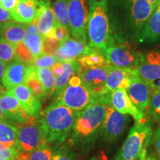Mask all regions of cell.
<instances>
[{
    "instance_id": "1",
    "label": "cell",
    "mask_w": 160,
    "mask_h": 160,
    "mask_svg": "<svg viewBox=\"0 0 160 160\" xmlns=\"http://www.w3.org/2000/svg\"><path fill=\"white\" fill-rule=\"evenodd\" d=\"M78 112L55 99L39 115L45 131L46 142L56 147L71 134Z\"/></svg>"
},
{
    "instance_id": "2",
    "label": "cell",
    "mask_w": 160,
    "mask_h": 160,
    "mask_svg": "<svg viewBox=\"0 0 160 160\" xmlns=\"http://www.w3.org/2000/svg\"><path fill=\"white\" fill-rule=\"evenodd\" d=\"M108 105L98 102L78 112L71 131L73 145L82 148L94 142L101 131Z\"/></svg>"
},
{
    "instance_id": "3",
    "label": "cell",
    "mask_w": 160,
    "mask_h": 160,
    "mask_svg": "<svg viewBox=\"0 0 160 160\" xmlns=\"http://www.w3.org/2000/svg\"><path fill=\"white\" fill-rule=\"evenodd\" d=\"M89 11L87 25L88 45L102 51L111 39L108 14V0H88Z\"/></svg>"
},
{
    "instance_id": "4",
    "label": "cell",
    "mask_w": 160,
    "mask_h": 160,
    "mask_svg": "<svg viewBox=\"0 0 160 160\" xmlns=\"http://www.w3.org/2000/svg\"><path fill=\"white\" fill-rule=\"evenodd\" d=\"M153 137L148 119L136 123L130 131L115 160H145L147 148Z\"/></svg>"
},
{
    "instance_id": "5",
    "label": "cell",
    "mask_w": 160,
    "mask_h": 160,
    "mask_svg": "<svg viewBox=\"0 0 160 160\" xmlns=\"http://www.w3.org/2000/svg\"><path fill=\"white\" fill-rule=\"evenodd\" d=\"M56 99L77 112L98 102L97 98L82 82L79 75L73 76L70 79L65 88Z\"/></svg>"
},
{
    "instance_id": "6",
    "label": "cell",
    "mask_w": 160,
    "mask_h": 160,
    "mask_svg": "<svg viewBox=\"0 0 160 160\" xmlns=\"http://www.w3.org/2000/svg\"><path fill=\"white\" fill-rule=\"evenodd\" d=\"M17 127V148L19 152L29 153L47 143L43 124L38 117L28 122L18 124Z\"/></svg>"
},
{
    "instance_id": "7",
    "label": "cell",
    "mask_w": 160,
    "mask_h": 160,
    "mask_svg": "<svg viewBox=\"0 0 160 160\" xmlns=\"http://www.w3.org/2000/svg\"><path fill=\"white\" fill-rule=\"evenodd\" d=\"M102 52L108 65L131 70L139 63L142 55L137 53L127 42L113 39L111 37L107 48Z\"/></svg>"
},
{
    "instance_id": "8",
    "label": "cell",
    "mask_w": 160,
    "mask_h": 160,
    "mask_svg": "<svg viewBox=\"0 0 160 160\" xmlns=\"http://www.w3.org/2000/svg\"><path fill=\"white\" fill-rule=\"evenodd\" d=\"M111 65L82 70L79 77L84 85L97 98L98 102L110 105L111 91L106 87V80Z\"/></svg>"
},
{
    "instance_id": "9",
    "label": "cell",
    "mask_w": 160,
    "mask_h": 160,
    "mask_svg": "<svg viewBox=\"0 0 160 160\" xmlns=\"http://www.w3.org/2000/svg\"><path fill=\"white\" fill-rule=\"evenodd\" d=\"M88 0H69V28L74 39L88 43L87 25L88 19Z\"/></svg>"
},
{
    "instance_id": "10",
    "label": "cell",
    "mask_w": 160,
    "mask_h": 160,
    "mask_svg": "<svg viewBox=\"0 0 160 160\" xmlns=\"http://www.w3.org/2000/svg\"><path fill=\"white\" fill-rule=\"evenodd\" d=\"M132 74L151 86L152 93L160 91V54L151 52L141 55L139 63L132 70Z\"/></svg>"
},
{
    "instance_id": "11",
    "label": "cell",
    "mask_w": 160,
    "mask_h": 160,
    "mask_svg": "<svg viewBox=\"0 0 160 160\" xmlns=\"http://www.w3.org/2000/svg\"><path fill=\"white\" fill-rule=\"evenodd\" d=\"M127 123L128 115L119 113L108 105L100 134L105 141L113 142L122 135Z\"/></svg>"
},
{
    "instance_id": "12",
    "label": "cell",
    "mask_w": 160,
    "mask_h": 160,
    "mask_svg": "<svg viewBox=\"0 0 160 160\" xmlns=\"http://www.w3.org/2000/svg\"><path fill=\"white\" fill-rule=\"evenodd\" d=\"M0 107L13 125L28 122L33 119L17 98L8 91L0 98Z\"/></svg>"
},
{
    "instance_id": "13",
    "label": "cell",
    "mask_w": 160,
    "mask_h": 160,
    "mask_svg": "<svg viewBox=\"0 0 160 160\" xmlns=\"http://www.w3.org/2000/svg\"><path fill=\"white\" fill-rule=\"evenodd\" d=\"M109 105L119 113L131 116L136 123L141 122L145 119V114L132 102L126 90L119 89L111 92Z\"/></svg>"
},
{
    "instance_id": "14",
    "label": "cell",
    "mask_w": 160,
    "mask_h": 160,
    "mask_svg": "<svg viewBox=\"0 0 160 160\" xmlns=\"http://www.w3.org/2000/svg\"><path fill=\"white\" fill-rule=\"evenodd\" d=\"M93 48L82 42L69 37L65 41L60 43L59 48L54 53L57 61L64 62L72 60H77L82 56L86 55L93 51Z\"/></svg>"
},
{
    "instance_id": "15",
    "label": "cell",
    "mask_w": 160,
    "mask_h": 160,
    "mask_svg": "<svg viewBox=\"0 0 160 160\" xmlns=\"http://www.w3.org/2000/svg\"><path fill=\"white\" fill-rule=\"evenodd\" d=\"M131 26L139 34L159 4L153 5L146 0H128Z\"/></svg>"
},
{
    "instance_id": "16",
    "label": "cell",
    "mask_w": 160,
    "mask_h": 160,
    "mask_svg": "<svg viewBox=\"0 0 160 160\" xmlns=\"http://www.w3.org/2000/svg\"><path fill=\"white\" fill-rule=\"evenodd\" d=\"M128 95L134 105L146 113L152 95V89L148 84L133 76L131 85L126 90Z\"/></svg>"
},
{
    "instance_id": "17",
    "label": "cell",
    "mask_w": 160,
    "mask_h": 160,
    "mask_svg": "<svg viewBox=\"0 0 160 160\" xmlns=\"http://www.w3.org/2000/svg\"><path fill=\"white\" fill-rule=\"evenodd\" d=\"M28 66L17 57L6 65L2 83L7 91H11L17 86L25 83Z\"/></svg>"
},
{
    "instance_id": "18",
    "label": "cell",
    "mask_w": 160,
    "mask_h": 160,
    "mask_svg": "<svg viewBox=\"0 0 160 160\" xmlns=\"http://www.w3.org/2000/svg\"><path fill=\"white\" fill-rule=\"evenodd\" d=\"M8 91L17 98L32 117L36 118L40 115L42 110L41 102L31 93L25 83L18 85Z\"/></svg>"
},
{
    "instance_id": "19",
    "label": "cell",
    "mask_w": 160,
    "mask_h": 160,
    "mask_svg": "<svg viewBox=\"0 0 160 160\" xmlns=\"http://www.w3.org/2000/svg\"><path fill=\"white\" fill-rule=\"evenodd\" d=\"M51 4L39 0V7L35 18L41 34L44 37H53V29L57 25L54 12Z\"/></svg>"
},
{
    "instance_id": "20",
    "label": "cell",
    "mask_w": 160,
    "mask_h": 160,
    "mask_svg": "<svg viewBox=\"0 0 160 160\" xmlns=\"http://www.w3.org/2000/svg\"><path fill=\"white\" fill-rule=\"evenodd\" d=\"M132 78L131 69L121 68L111 65L106 80V87L111 92L119 89L127 90L131 85Z\"/></svg>"
},
{
    "instance_id": "21",
    "label": "cell",
    "mask_w": 160,
    "mask_h": 160,
    "mask_svg": "<svg viewBox=\"0 0 160 160\" xmlns=\"http://www.w3.org/2000/svg\"><path fill=\"white\" fill-rule=\"evenodd\" d=\"M39 0H20L19 3L11 11L13 20L19 23L29 24L37 17Z\"/></svg>"
},
{
    "instance_id": "22",
    "label": "cell",
    "mask_w": 160,
    "mask_h": 160,
    "mask_svg": "<svg viewBox=\"0 0 160 160\" xmlns=\"http://www.w3.org/2000/svg\"><path fill=\"white\" fill-rule=\"evenodd\" d=\"M139 41L154 43L160 41V5L153 12L151 17L140 31Z\"/></svg>"
},
{
    "instance_id": "23",
    "label": "cell",
    "mask_w": 160,
    "mask_h": 160,
    "mask_svg": "<svg viewBox=\"0 0 160 160\" xmlns=\"http://www.w3.org/2000/svg\"><path fill=\"white\" fill-rule=\"evenodd\" d=\"M62 65L63 73L56 77L54 88H53L51 99H57L68 84L70 79L73 76L79 75L81 72V65L78 62L77 60L64 62H62Z\"/></svg>"
},
{
    "instance_id": "24",
    "label": "cell",
    "mask_w": 160,
    "mask_h": 160,
    "mask_svg": "<svg viewBox=\"0 0 160 160\" xmlns=\"http://www.w3.org/2000/svg\"><path fill=\"white\" fill-rule=\"evenodd\" d=\"M28 24L19 23L12 20L0 25L2 37L9 42L17 44L22 42L25 36Z\"/></svg>"
},
{
    "instance_id": "25",
    "label": "cell",
    "mask_w": 160,
    "mask_h": 160,
    "mask_svg": "<svg viewBox=\"0 0 160 160\" xmlns=\"http://www.w3.org/2000/svg\"><path fill=\"white\" fill-rule=\"evenodd\" d=\"M25 84L40 102L44 101L47 98L43 86L37 76L36 68L31 65L28 66Z\"/></svg>"
},
{
    "instance_id": "26",
    "label": "cell",
    "mask_w": 160,
    "mask_h": 160,
    "mask_svg": "<svg viewBox=\"0 0 160 160\" xmlns=\"http://www.w3.org/2000/svg\"><path fill=\"white\" fill-rule=\"evenodd\" d=\"M77 60L81 65V71L88 68L99 67V66L108 65L102 52L95 49H93L88 54L78 58Z\"/></svg>"
},
{
    "instance_id": "27",
    "label": "cell",
    "mask_w": 160,
    "mask_h": 160,
    "mask_svg": "<svg viewBox=\"0 0 160 160\" xmlns=\"http://www.w3.org/2000/svg\"><path fill=\"white\" fill-rule=\"evenodd\" d=\"M53 150L50 144L45 143L29 153L19 152L16 160H51Z\"/></svg>"
},
{
    "instance_id": "28",
    "label": "cell",
    "mask_w": 160,
    "mask_h": 160,
    "mask_svg": "<svg viewBox=\"0 0 160 160\" xmlns=\"http://www.w3.org/2000/svg\"><path fill=\"white\" fill-rule=\"evenodd\" d=\"M0 145L7 148H17L16 125L0 121Z\"/></svg>"
},
{
    "instance_id": "29",
    "label": "cell",
    "mask_w": 160,
    "mask_h": 160,
    "mask_svg": "<svg viewBox=\"0 0 160 160\" xmlns=\"http://www.w3.org/2000/svg\"><path fill=\"white\" fill-rule=\"evenodd\" d=\"M39 79L43 86L44 91L47 97L51 98L53 93L55 85L56 77L52 72L51 68H36Z\"/></svg>"
},
{
    "instance_id": "30",
    "label": "cell",
    "mask_w": 160,
    "mask_h": 160,
    "mask_svg": "<svg viewBox=\"0 0 160 160\" xmlns=\"http://www.w3.org/2000/svg\"><path fill=\"white\" fill-rule=\"evenodd\" d=\"M68 5L69 0H56L53 5L57 24L68 28H69Z\"/></svg>"
},
{
    "instance_id": "31",
    "label": "cell",
    "mask_w": 160,
    "mask_h": 160,
    "mask_svg": "<svg viewBox=\"0 0 160 160\" xmlns=\"http://www.w3.org/2000/svg\"><path fill=\"white\" fill-rule=\"evenodd\" d=\"M43 40L42 34H28L25 36L22 42L36 58L43 53Z\"/></svg>"
},
{
    "instance_id": "32",
    "label": "cell",
    "mask_w": 160,
    "mask_h": 160,
    "mask_svg": "<svg viewBox=\"0 0 160 160\" xmlns=\"http://www.w3.org/2000/svg\"><path fill=\"white\" fill-rule=\"evenodd\" d=\"M16 58V45L3 38L0 39V60L6 65Z\"/></svg>"
},
{
    "instance_id": "33",
    "label": "cell",
    "mask_w": 160,
    "mask_h": 160,
    "mask_svg": "<svg viewBox=\"0 0 160 160\" xmlns=\"http://www.w3.org/2000/svg\"><path fill=\"white\" fill-rule=\"evenodd\" d=\"M146 113L150 119L160 124V91L152 93Z\"/></svg>"
},
{
    "instance_id": "34",
    "label": "cell",
    "mask_w": 160,
    "mask_h": 160,
    "mask_svg": "<svg viewBox=\"0 0 160 160\" xmlns=\"http://www.w3.org/2000/svg\"><path fill=\"white\" fill-rule=\"evenodd\" d=\"M51 160H77V156L71 146L62 144L53 150Z\"/></svg>"
},
{
    "instance_id": "35",
    "label": "cell",
    "mask_w": 160,
    "mask_h": 160,
    "mask_svg": "<svg viewBox=\"0 0 160 160\" xmlns=\"http://www.w3.org/2000/svg\"><path fill=\"white\" fill-rule=\"evenodd\" d=\"M16 57L28 65H31L32 62L34 59L31 52L23 42L16 44Z\"/></svg>"
},
{
    "instance_id": "36",
    "label": "cell",
    "mask_w": 160,
    "mask_h": 160,
    "mask_svg": "<svg viewBox=\"0 0 160 160\" xmlns=\"http://www.w3.org/2000/svg\"><path fill=\"white\" fill-rule=\"evenodd\" d=\"M57 62H58L57 59L53 55L42 53L39 57L34 58L33 61L32 62L31 65H33L36 68H51Z\"/></svg>"
},
{
    "instance_id": "37",
    "label": "cell",
    "mask_w": 160,
    "mask_h": 160,
    "mask_svg": "<svg viewBox=\"0 0 160 160\" xmlns=\"http://www.w3.org/2000/svg\"><path fill=\"white\" fill-rule=\"evenodd\" d=\"M60 42L53 37H44L43 40V53L49 55H54L59 48Z\"/></svg>"
},
{
    "instance_id": "38",
    "label": "cell",
    "mask_w": 160,
    "mask_h": 160,
    "mask_svg": "<svg viewBox=\"0 0 160 160\" xmlns=\"http://www.w3.org/2000/svg\"><path fill=\"white\" fill-rule=\"evenodd\" d=\"M70 33H71V32H70L69 28L64 27L61 25H59V24H57L54 29H53V37L57 39L61 43L68 39L70 37Z\"/></svg>"
},
{
    "instance_id": "39",
    "label": "cell",
    "mask_w": 160,
    "mask_h": 160,
    "mask_svg": "<svg viewBox=\"0 0 160 160\" xmlns=\"http://www.w3.org/2000/svg\"><path fill=\"white\" fill-rule=\"evenodd\" d=\"M19 151L17 148H7L0 145V157L7 160H16Z\"/></svg>"
},
{
    "instance_id": "40",
    "label": "cell",
    "mask_w": 160,
    "mask_h": 160,
    "mask_svg": "<svg viewBox=\"0 0 160 160\" xmlns=\"http://www.w3.org/2000/svg\"><path fill=\"white\" fill-rule=\"evenodd\" d=\"M153 137L157 160H160V126L155 131L154 133L153 134Z\"/></svg>"
},
{
    "instance_id": "41",
    "label": "cell",
    "mask_w": 160,
    "mask_h": 160,
    "mask_svg": "<svg viewBox=\"0 0 160 160\" xmlns=\"http://www.w3.org/2000/svg\"><path fill=\"white\" fill-rule=\"evenodd\" d=\"M12 20H13V18L11 17V11H8L0 5V25L8 22Z\"/></svg>"
},
{
    "instance_id": "42",
    "label": "cell",
    "mask_w": 160,
    "mask_h": 160,
    "mask_svg": "<svg viewBox=\"0 0 160 160\" xmlns=\"http://www.w3.org/2000/svg\"><path fill=\"white\" fill-rule=\"evenodd\" d=\"M20 0H1L0 5L8 11H11L17 7Z\"/></svg>"
},
{
    "instance_id": "43",
    "label": "cell",
    "mask_w": 160,
    "mask_h": 160,
    "mask_svg": "<svg viewBox=\"0 0 160 160\" xmlns=\"http://www.w3.org/2000/svg\"><path fill=\"white\" fill-rule=\"evenodd\" d=\"M28 34H41V32L39 31V27H38L37 22V21H36V19L33 20L32 22L28 24L25 35Z\"/></svg>"
},
{
    "instance_id": "44",
    "label": "cell",
    "mask_w": 160,
    "mask_h": 160,
    "mask_svg": "<svg viewBox=\"0 0 160 160\" xmlns=\"http://www.w3.org/2000/svg\"><path fill=\"white\" fill-rule=\"evenodd\" d=\"M51 70L52 72L53 73V74L56 77H58V76L61 75L62 73H63V65H62V62H57L54 65H53L52 67L51 68Z\"/></svg>"
},
{
    "instance_id": "45",
    "label": "cell",
    "mask_w": 160,
    "mask_h": 160,
    "mask_svg": "<svg viewBox=\"0 0 160 160\" xmlns=\"http://www.w3.org/2000/svg\"><path fill=\"white\" fill-rule=\"evenodd\" d=\"M0 121L5 122H8V123H10V124H12V125H13V122H12L11 120L8 118L7 116L5 115V113H4V111H2V109L1 108V107H0Z\"/></svg>"
},
{
    "instance_id": "46",
    "label": "cell",
    "mask_w": 160,
    "mask_h": 160,
    "mask_svg": "<svg viewBox=\"0 0 160 160\" xmlns=\"http://www.w3.org/2000/svg\"><path fill=\"white\" fill-rule=\"evenodd\" d=\"M6 65H6L5 63H4L2 61H1V60H0V81H2V79L4 73H5Z\"/></svg>"
},
{
    "instance_id": "47",
    "label": "cell",
    "mask_w": 160,
    "mask_h": 160,
    "mask_svg": "<svg viewBox=\"0 0 160 160\" xmlns=\"http://www.w3.org/2000/svg\"><path fill=\"white\" fill-rule=\"evenodd\" d=\"M6 91H7V90L5 87H4L2 83L0 82V98H1L2 96L5 94L6 93Z\"/></svg>"
},
{
    "instance_id": "48",
    "label": "cell",
    "mask_w": 160,
    "mask_h": 160,
    "mask_svg": "<svg viewBox=\"0 0 160 160\" xmlns=\"http://www.w3.org/2000/svg\"><path fill=\"white\" fill-rule=\"evenodd\" d=\"M146 1L149 2L153 5H157V4H159V0H146Z\"/></svg>"
},
{
    "instance_id": "49",
    "label": "cell",
    "mask_w": 160,
    "mask_h": 160,
    "mask_svg": "<svg viewBox=\"0 0 160 160\" xmlns=\"http://www.w3.org/2000/svg\"><path fill=\"white\" fill-rule=\"evenodd\" d=\"M145 160H157L155 158H153V157H146Z\"/></svg>"
},
{
    "instance_id": "50",
    "label": "cell",
    "mask_w": 160,
    "mask_h": 160,
    "mask_svg": "<svg viewBox=\"0 0 160 160\" xmlns=\"http://www.w3.org/2000/svg\"><path fill=\"white\" fill-rule=\"evenodd\" d=\"M40 1L45 2H46V3H51L52 0H40Z\"/></svg>"
},
{
    "instance_id": "51",
    "label": "cell",
    "mask_w": 160,
    "mask_h": 160,
    "mask_svg": "<svg viewBox=\"0 0 160 160\" xmlns=\"http://www.w3.org/2000/svg\"><path fill=\"white\" fill-rule=\"evenodd\" d=\"M2 38V32H1V28H0V39H1Z\"/></svg>"
},
{
    "instance_id": "52",
    "label": "cell",
    "mask_w": 160,
    "mask_h": 160,
    "mask_svg": "<svg viewBox=\"0 0 160 160\" xmlns=\"http://www.w3.org/2000/svg\"><path fill=\"white\" fill-rule=\"evenodd\" d=\"M91 160H99V159H97V158L93 157V158H92V159H91Z\"/></svg>"
},
{
    "instance_id": "53",
    "label": "cell",
    "mask_w": 160,
    "mask_h": 160,
    "mask_svg": "<svg viewBox=\"0 0 160 160\" xmlns=\"http://www.w3.org/2000/svg\"><path fill=\"white\" fill-rule=\"evenodd\" d=\"M0 160H7V159H3V158H1V157H0Z\"/></svg>"
},
{
    "instance_id": "54",
    "label": "cell",
    "mask_w": 160,
    "mask_h": 160,
    "mask_svg": "<svg viewBox=\"0 0 160 160\" xmlns=\"http://www.w3.org/2000/svg\"><path fill=\"white\" fill-rule=\"evenodd\" d=\"M159 2H160V0H159Z\"/></svg>"
},
{
    "instance_id": "55",
    "label": "cell",
    "mask_w": 160,
    "mask_h": 160,
    "mask_svg": "<svg viewBox=\"0 0 160 160\" xmlns=\"http://www.w3.org/2000/svg\"><path fill=\"white\" fill-rule=\"evenodd\" d=\"M0 1H1V0H0Z\"/></svg>"
}]
</instances>
